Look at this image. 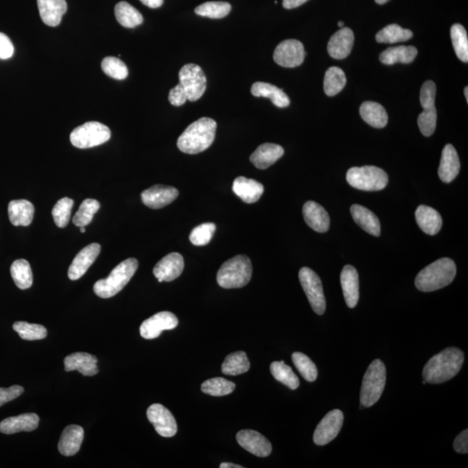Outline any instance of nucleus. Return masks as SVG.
<instances>
[{
	"instance_id": "7",
	"label": "nucleus",
	"mask_w": 468,
	"mask_h": 468,
	"mask_svg": "<svg viewBox=\"0 0 468 468\" xmlns=\"http://www.w3.org/2000/svg\"><path fill=\"white\" fill-rule=\"evenodd\" d=\"M346 179L354 189L368 192L382 190L389 182L386 172L374 166L351 167L347 172Z\"/></svg>"
},
{
	"instance_id": "20",
	"label": "nucleus",
	"mask_w": 468,
	"mask_h": 468,
	"mask_svg": "<svg viewBox=\"0 0 468 468\" xmlns=\"http://www.w3.org/2000/svg\"><path fill=\"white\" fill-rule=\"evenodd\" d=\"M354 33L350 28H342L335 33L328 43V52L335 60H343L349 56L354 45Z\"/></svg>"
},
{
	"instance_id": "5",
	"label": "nucleus",
	"mask_w": 468,
	"mask_h": 468,
	"mask_svg": "<svg viewBox=\"0 0 468 468\" xmlns=\"http://www.w3.org/2000/svg\"><path fill=\"white\" fill-rule=\"evenodd\" d=\"M252 274L251 260L245 255H237L221 265L217 273V282L225 289L241 288L250 282Z\"/></svg>"
},
{
	"instance_id": "56",
	"label": "nucleus",
	"mask_w": 468,
	"mask_h": 468,
	"mask_svg": "<svg viewBox=\"0 0 468 468\" xmlns=\"http://www.w3.org/2000/svg\"><path fill=\"white\" fill-rule=\"evenodd\" d=\"M307 1L308 0H283V6L286 9H294Z\"/></svg>"
},
{
	"instance_id": "52",
	"label": "nucleus",
	"mask_w": 468,
	"mask_h": 468,
	"mask_svg": "<svg viewBox=\"0 0 468 468\" xmlns=\"http://www.w3.org/2000/svg\"><path fill=\"white\" fill-rule=\"evenodd\" d=\"M23 393V388L18 385H13L6 389L0 388V407L21 396Z\"/></svg>"
},
{
	"instance_id": "4",
	"label": "nucleus",
	"mask_w": 468,
	"mask_h": 468,
	"mask_svg": "<svg viewBox=\"0 0 468 468\" xmlns=\"http://www.w3.org/2000/svg\"><path fill=\"white\" fill-rule=\"evenodd\" d=\"M138 268V260L130 257L113 269L108 278L97 281L93 290L101 299L112 298L130 282Z\"/></svg>"
},
{
	"instance_id": "38",
	"label": "nucleus",
	"mask_w": 468,
	"mask_h": 468,
	"mask_svg": "<svg viewBox=\"0 0 468 468\" xmlns=\"http://www.w3.org/2000/svg\"><path fill=\"white\" fill-rule=\"evenodd\" d=\"M346 82V77L343 70L333 66V67L327 69L325 81H323V89H325L327 96L338 95L345 87Z\"/></svg>"
},
{
	"instance_id": "21",
	"label": "nucleus",
	"mask_w": 468,
	"mask_h": 468,
	"mask_svg": "<svg viewBox=\"0 0 468 468\" xmlns=\"http://www.w3.org/2000/svg\"><path fill=\"white\" fill-rule=\"evenodd\" d=\"M39 14L46 26L56 27L60 25L62 16L67 11L65 0H37Z\"/></svg>"
},
{
	"instance_id": "17",
	"label": "nucleus",
	"mask_w": 468,
	"mask_h": 468,
	"mask_svg": "<svg viewBox=\"0 0 468 468\" xmlns=\"http://www.w3.org/2000/svg\"><path fill=\"white\" fill-rule=\"evenodd\" d=\"M179 191L174 186L155 185L142 193L143 204L152 209L164 208L174 201Z\"/></svg>"
},
{
	"instance_id": "53",
	"label": "nucleus",
	"mask_w": 468,
	"mask_h": 468,
	"mask_svg": "<svg viewBox=\"0 0 468 468\" xmlns=\"http://www.w3.org/2000/svg\"><path fill=\"white\" fill-rule=\"evenodd\" d=\"M169 103L174 106H182L187 101L186 94L181 84L172 89L169 95Z\"/></svg>"
},
{
	"instance_id": "13",
	"label": "nucleus",
	"mask_w": 468,
	"mask_h": 468,
	"mask_svg": "<svg viewBox=\"0 0 468 468\" xmlns=\"http://www.w3.org/2000/svg\"><path fill=\"white\" fill-rule=\"evenodd\" d=\"M179 320L169 311L158 312L147 318L140 327V333L143 338L155 339L160 337L164 330H174L177 327Z\"/></svg>"
},
{
	"instance_id": "1",
	"label": "nucleus",
	"mask_w": 468,
	"mask_h": 468,
	"mask_svg": "<svg viewBox=\"0 0 468 468\" xmlns=\"http://www.w3.org/2000/svg\"><path fill=\"white\" fill-rule=\"evenodd\" d=\"M464 362V353L455 347L445 349L429 359L423 376L428 384H440L452 379L459 372Z\"/></svg>"
},
{
	"instance_id": "37",
	"label": "nucleus",
	"mask_w": 468,
	"mask_h": 468,
	"mask_svg": "<svg viewBox=\"0 0 468 468\" xmlns=\"http://www.w3.org/2000/svg\"><path fill=\"white\" fill-rule=\"evenodd\" d=\"M11 274L16 286L21 290H26L33 286V275L28 261L15 260L11 267Z\"/></svg>"
},
{
	"instance_id": "44",
	"label": "nucleus",
	"mask_w": 468,
	"mask_h": 468,
	"mask_svg": "<svg viewBox=\"0 0 468 468\" xmlns=\"http://www.w3.org/2000/svg\"><path fill=\"white\" fill-rule=\"evenodd\" d=\"M13 330L23 340H41V339L47 337L46 328L41 325H37V323L16 322L13 325Z\"/></svg>"
},
{
	"instance_id": "42",
	"label": "nucleus",
	"mask_w": 468,
	"mask_h": 468,
	"mask_svg": "<svg viewBox=\"0 0 468 468\" xmlns=\"http://www.w3.org/2000/svg\"><path fill=\"white\" fill-rule=\"evenodd\" d=\"M451 39L456 56L464 62H468V38L465 28L459 23L452 26Z\"/></svg>"
},
{
	"instance_id": "40",
	"label": "nucleus",
	"mask_w": 468,
	"mask_h": 468,
	"mask_svg": "<svg viewBox=\"0 0 468 468\" xmlns=\"http://www.w3.org/2000/svg\"><path fill=\"white\" fill-rule=\"evenodd\" d=\"M412 37L413 33L411 30L404 29L403 27L393 23L381 30L377 34L376 39L378 43L396 44L398 42L408 41Z\"/></svg>"
},
{
	"instance_id": "19",
	"label": "nucleus",
	"mask_w": 468,
	"mask_h": 468,
	"mask_svg": "<svg viewBox=\"0 0 468 468\" xmlns=\"http://www.w3.org/2000/svg\"><path fill=\"white\" fill-rule=\"evenodd\" d=\"M97 362L99 360L93 355L76 352L65 358V369L68 372L77 370L84 377H93L99 372Z\"/></svg>"
},
{
	"instance_id": "55",
	"label": "nucleus",
	"mask_w": 468,
	"mask_h": 468,
	"mask_svg": "<svg viewBox=\"0 0 468 468\" xmlns=\"http://www.w3.org/2000/svg\"><path fill=\"white\" fill-rule=\"evenodd\" d=\"M455 450L459 454H467L468 452V431L467 429L460 433L456 437L454 442Z\"/></svg>"
},
{
	"instance_id": "23",
	"label": "nucleus",
	"mask_w": 468,
	"mask_h": 468,
	"mask_svg": "<svg viewBox=\"0 0 468 468\" xmlns=\"http://www.w3.org/2000/svg\"><path fill=\"white\" fill-rule=\"evenodd\" d=\"M303 214L306 224L318 233H326L330 228V216L322 206L315 201L303 205Z\"/></svg>"
},
{
	"instance_id": "14",
	"label": "nucleus",
	"mask_w": 468,
	"mask_h": 468,
	"mask_svg": "<svg viewBox=\"0 0 468 468\" xmlns=\"http://www.w3.org/2000/svg\"><path fill=\"white\" fill-rule=\"evenodd\" d=\"M147 416L160 435L169 438L177 434V420L169 409L163 405L159 403L151 405L147 408Z\"/></svg>"
},
{
	"instance_id": "62",
	"label": "nucleus",
	"mask_w": 468,
	"mask_h": 468,
	"mask_svg": "<svg viewBox=\"0 0 468 468\" xmlns=\"http://www.w3.org/2000/svg\"><path fill=\"white\" fill-rule=\"evenodd\" d=\"M80 230H81V233H85L86 231L85 226H82V228H80Z\"/></svg>"
},
{
	"instance_id": "47",
	"label": "nucleus",
	"mask_w": 468,
	"mask_h": 468,
	"mask_svg": "<svg viewBox=\"0 0 468 468\" xmlns=\"http://www.w3.org/2000/svg\"><path fill=\"white\" fill-rule=\"evenodd\" d=\"M74 201L72 199L65 197L57 202L52 209V216L54 218L55 224L58 228H64L68 225L70 214L73 208Z\"/></svg>"
},
{
	"instance_id": "49",
	"label": "nucleus",
	"mask_w": 468,
	"mask_h": 468,
	"mask_svg": "<svg viewBox=\"0 0 468 468\" xmlns=\"http://www.w3.org/2000/svg\"><path fill=\"white\" fill-rule=\"evenodd\" d=\"M216 225L213 223H204L196 226L190 233L191 243L196 247H202L209 243L216 232Z\"/></svg>"
},
{
	"instance_id": "36",
	"label": "nucleus",
	"mask_w": 468,
	"mask_h": 468,
	"mask_svg": "<svg viewBox=\"0 0 468 468\" xmlns=\"http://www.w3.org/2000/svg\"><path fill=\"white\" fill-rule=\"evenodd\" d=\"M250 362L244 351H237L228 355L221 366V372L228 376H238L247 373L250 369Z\"/></svg>"
},
{
	"instance_id": "8",
	"label": "nucleus",
	"mask_w": 468,
	"mask_h": 468,
	"mask_svg": "<svg viewBox=\"0 0 468 468\" xmlns=\"http://www.w3.org/2000/svg\"><path fill=\"white\" fill-rule=\"evenodd\" d=\"M111 130L99 122L86 123L70 134V143L78 148H89L101 145L111 139Z\"/></svg>"
},
{
	"instance_id": "43",
	"label": "nucleus",
	"mask_w": 468,
	"mask_h": 468,
	"mask_svg": "<svg viewBox=\"0 0 468 468\" xmlns=\"http://www.w3.org/2000/svg\"><path fill=\"white\" fill-rule=\"evenodd\" d=\"M232 6L228 2H206L195 8V13L209 18H223L230 13Z\"/></svg>"
},
{
	"instance_id": "58",
	"label": "nucleus",
	"mask_w": 468,
	"mask_h": 468,
	"mask_svg": "<svg viewBox=\"0 0 468 468\" xmlns=\"http://www.w3.org/2000/svg\"><path fill=\"white\" fill-rule=\"evenodd\" d=\"M221 468H244V467H242L240 465H236V464L233 463H221L220 465Z\"/></svg>"
},
{
	"instance_id": "10",
	"label": "nucleus",
	"mask_w": 468,
	"mask_h": 468,
	"mask_svg": "<svg viewBox=\"0 0 468 468\" xmlns=\"http://www.w3.org/2000/svg\"><path fill=\"white\" fill-rule=\"evenodd\" d=\"M179 79L189 101H198L206 91V77L200 66L194 64L183 66L179 72Z\"/></svg>"
},
{
	"instance_id": "30",
	"label": "nucleus",
	"mask_w": 468,
	"mask_h": 468,
	"mask_svg": "<svg viewBox=\"0 0 468 468\" xmlns=\"http://www.w3.org/2000/svg\"><path fill=\"white\" fill-rule=\"evenodd\" d=\"M35 208L33 203L26 200L11 201L8 206V216L15 226H28L33 221Z\"/></svg>"
},
{
	"instance_id": "39",
	"label": "nucleus",
	"mask_w": 468,
	"mask_h": 468,
	"mask_svg": "<svg viewBox=\"0 0 468 468\" xmlns=\"http://www.w3.org/2000/svg\"><path fill=\"white\" fill-rule=\"evenodd\" d=\"M273 377L281 384H283L292 390L299 387L300 381L296 374L292 372L290 366L284 364V361L273 362L270 366Z\"/></svg>"
},
{
	"instance_id": "59",
	"label": "nucleus",
	"mask_w": 468,
	"mask_h": 468,
	"mask_svg": "<svg viewBox=\"0 0 468 468\" xmlns=\"http://www.w3.org/2000/svg\"><path fill=\"white\" fill-rule=\"evenodd\" d=\"M377 4H379V5H384V4H386L389 1V0H374Z\"/></svg>"
},
{
	"instance_id": "61",
	"label": "nucleus",
	"mask_w": 468,
	"mask_h": 468,
	"mask_svg": "<svg viewBox=\"0 0 468 468\" xmlns=\"http://www.w3.org/2000/svg\"><path fill=\"white\" fill-rule=\"evenodd\" d=\"M338 26L339 27H340V28H342V27H343V22H342V21H339L338 23Z\"/></svg>"
},
{
	"instance_id": "46",
	"label": "nucleus",
	"mask_w": 468,
	"mask_h": 468,
	"mask_svg": "<svg viewBox=\"0 0 468 468\" xmlns=\"http://www.w3.org/2000/svg\"><path fill=\"white\" fill-rule=\"evenodd\" d=\"M292 362L301 376L307 381H314L318 377V369L314 362L303 353L295 352L292 354Z\"/></svg>"
},
{
	"instance_id": "48",
	"label": "nucleus",
	"mask_w": 468,
	"mask_h": 468,
	"mask_svg": "<svg viewBox=\"0 0 468 468\" xmlns=\"http://www.w3.org/2000/svg\"><path fill=\"white\" fill-rule=\"evenodd\" d=\"M101 69L107 76L117 80H123L128 75L126 65L119 58L114 57H105L101 62Z\"/></svg>"
},
{
	"instance_id": "18",
	"label": "nucleus",
	"mask_w": 468,
	"mask_h": 468,
	"mask_svg": "<svg viewBox=\"0 0 468 468\" xmlns=\"http://www.w3.org/2000/svg\"><path fill=\"white\" fill-rule=\"evenodd\" d=\"M101 252V245L92 243L77 253L69 268L68 277L70 280H77L83 277L91 267Z\"/></svg>"
},
{
	"instance_id": "22",
	"label": "nucleus",
	"mask_w": 468,
	"mask_h": 468,
	"mask_svg": "<svg viewBox=\"0 0 468 468\" xmlns=\"http://www.w3.org/2000/svg\"><path fill=\"white\" fill-rule=\"evenodd\" d=\"M39 417L36 413H28L10 417L0 423V432L5 435H13L19 432H31L38 427Z\"/></svg>"
},
{
	"instance_id": "34",
	"label": "nucleus",
	"mask_w": 468,
	"mask_h": 468,
	"mask_svg": "<svg viewBox=\"0 0 468 468\" xmlns=\"http://www.w3.org/2000/svg\"><path fill=\"white\" fill-rule=\"evenodd\" d=\"M360 115L364 122L374 128H382L388 123V114L381 104L365 101L360 108Z\"/></svg>"
},
{
	"instance_id": "6",
	"label": "nucleus",
	"mask_w": 468,
	"mask_h": 468,
	"mask_svg": "<svg viewBox=\"0 0 468 468\" xmlns=\"http://www.w3.org/2000/svg\"><path fill=\"white\" fill-rule=\"evenodd\" d=\"M386 367L379 359L370 364L365 372L360 393L361 404L369 408L380 399L386 384Z\"/></svg>"
},
{
	"instance_id": "16",
	"label": "nucleus",
	"mask_w": 468,
	"mask_h": 468,
	"mask_svg": "<svg viewBox=\"0 0 468 468\" xmlns=\"http://www.w3.org/2000/svg\"><path fill=\"white\" fill-rule=\"evenodd\" d=\"M184 270V259L177 252L164 257L154 267V275L160 283L171 282L181 276Z\"/></svg>"
},
{
	"instance_id": "57",
	"label": "nucleus",
	"mask_w": 468,
	"mask_h": 468,
	"mask_svg": "<svg viewBox=\"0 0 468 468\" xmlns=\"http://www.w3.org/2000/svg\"><path fill=\"white\" fill-rule=\"evenodd\" d=\"M140 1L142 2L143 5L155 9V8L161 7L163 5L164 0H140Z\"/></svg>"
},
{
	"instance_id": "9",
	"label": "nucleus",
	"mask_w": 468,
	"mask_h": 468,
	"mask_svg": "<svg viewBox=\"0 0 468 468\" xmlns=\"http://www.w3.org/2000/svg\"><path fill=\"white\" fill-rule=\"evenodd\" d=\"M299 275L300 283L309 300L312 310L318 315H323L326 309V301L319 276L308 267H303L299 271Z\"/></svg>"
},
{
	"instance_id": "35",
	"label": "nucleus",
	"mask_w": 468,
	"mask_h": 468,
	"mask_svg": "<svg viewBox=\"0 0 468 468\" xmlns=\"http://www.w3.org/2000/svg\"><path fill=\"white\" fill-rule=\"evenodd\" d=\"M115 15L120 25L126 28H135L142 25L143 22V17L140 11L130 4L125 1L117 4L115 7Z\"/></svg>"
},
{
	"instance_id": "28",
	"label": "nucleus",
	"mask_w": 468,
	"mask_h": 468,
	"mask_svg": "<svg viewBox=\"0 0 468 468\" xmlns=\"http://www.w3.org/2000/svg\"><path fill=\"white\" fill-rule=\"evenodd\" d=\"M343 296L350 308L357 306L359 300V277L356 268L345 265L341 272Z\"/></svg>"
},
{
	"instance_id": "50",
	"label": "nucleus",
	"mask_w": 468,
	"mask_h": 468,
	"mask_svg": "<svg viewBox=\"0 0 468 468\" xmlns=\"http://www.w3.org/2000/svg\"><path fill=\"white\" fill-rule=\"evenodd\" d=\"M437 111L435 107L424 109L418 117V125L421 134L425 136H431L434 134L436 128Z\"/></svg>"
},
{
	"instance_id": "15",
	"label": "nucleus",
	"mask_w": 468,
	"mask_h": 468,
	"mask_svg": "<svg viewBox=\"0 0 468 468\" xmlns=\"http://www.w3.org/2000/svg\"><path fill=\"white\" fill-rule=\"evenodd\" d=\"M236 439L241 447L257 457L264 458L271 455V442L259 432L245 429L238 433Z\"/></svg>"
},
{
	"instance_id": "2",
	"label": "nucleus",
	"mask_w": 468,
	"mask_h": 468,
	"mask_svg": "<svg viewBox=\"0 0 468 468\" xmlns=\"http://www.w3.org/2000/svg\"><path fill=\"white\" fill-rule=\"evenodd\" d=\"M217 130V123L208 117H202L190 124L177 140V147L183 153L196 155L212 145Z\"/></svg>"
},
{
	"instance_id": "41",
	"label": "nucleus",
	"mask_w": 468,
	"mask_h": 468,
	"mask_svg": "<svg viewBox=\"0 0 468 468\" xmlns=\"http://www.w3.org/2000/svg\"><path fill=\"white\" fill-rule=\"evenodd\" d=\"M234 382L222 377L212 378L201 384V391L213 396H224L231 394L235 389Z\"/></svg>"
},
{
	"instance_id": "51",
	"label": "nucleus",
	"mask_w": 468,
	"mask_h": 468,
	"mask_svg": "<svg viewBox=\"0 0 468 468\" xmlns=\"http://www.w3.org/2000/svg\"><path fill=\"white\" fill-rule=\"evenodd\" d=\"M436 86L434 82L427 81L420 89V100L423 109L435 107Z\"/></svg>"
},
{
	"instance_id": "60",
	"label": "nucleus",
	"mask_w": 468,
	"mask_h": 468,
	"mask_svg": "<svg viewBox=\"0 0 468 468\" xmlns=\"http://www.w3.org/2000/svg\"><path fill=\"white\" fill-rule=\"evenodd\" d=\"M464 93H465L466 99H467V101L468 103V88L467 87H466L465 89H464Z\"/></svg>"
},
{
	"instance_id": "27",
	"label": "nucleus",
	"mask_w": 468,
	"mask_h": 468,
	"mask_svg": "<svg viewBox=\"0 0 468 468\" xmlns=\"http://www.w3.org/2000/svg\"><path fill=\"white\" fill-rule=\"evenodd\" d=\"M233 190L242 201L248 204L260 200L264 193V186L255 179L240 177L234 179Z\"/></svg>"
},
{
	"instance_id": "24",
	"label": "nucleus",
	"mask_w": 468,
	"mask_h": 468,
	"mask_svg": "<svg viewBox=\"0 0 468 468\" xmlns=\"http://www.w3.org/2000/svg\"><path fill=\"white\" fill-rule=\"evenodd\" d=\"M284 154V148L278 144L264 143L250 156V161L257 169H267L279 161Z\"/></svg>"
},
{
	"instance_id": "54",
	"label": "nucleus",
	"mask_w": 468,
	"mask_h": 468,
	"mask_svg": "<svg viewBox=\"0 0 468 468\" xmlns=\"http://www.w3.org/2000/svg\"><path fill=\"white\" fill-rule=\"evenodd\" d=\"M14 46L6 34L0 33V60H8L13 57Z\"/></svg>"
},
{
	"instance_id": "11",
	"label": "nucleus",
	"mask_w": 468,
	"mask_h": 468,
	"mask_svg": "<svg viewBox=\"0 0 468 468\" xmlns=\"http://www.w3.org/2000/svg\"><path fill=\"white\" fill-rule=\"evenodd\" d=\"M306 57L303 45L296 39H287L277 46L273 60L284 68H295L301 65Z\"/></svg>"
},
{
	"instance_id": "12",
	"label": "nucleus",
	"mask_w": 468,
	"mask_h": 468,
	"mask_svg": "<svg viewBox=\"0 0 468 468\" xmlns=\"http://www.w3.org/2000/svg\"><path fill=\"white\" fill-rule=\"evenodd\" d=\"M343 423V413L339 409H333L323 417L314 432L313 440L318 446L333 442L340 432Z\"/></svg>"
},
{
	"instance_id": "25",
	"label": "nucleus",
	"mask_w": 468,
	"mask_h": 468,
	"mask_svg": "<svg viewBox=\"0 0 468 468\" xmlns=\"http://www.w3.org/2000/svg\"><path fill=\"white\" fill-rule=\"evenodd\" d=\"M460 169V162L457 152L454 146L447 144L442 150V159L438 170L440 179L445 183H450L457 177Z\"/></svg>"
},
{
	"instance_id": "29",
	"label": "nucleus",
	"mask_w": 468,
	"mask_h": 468,
	"mask_svg": "<svg viewBox=\"0 0 468 468\" xmlns=\"http://www.w3.org/2000/svg\"><path fill=\"white\" fill-rule=\"evenodd\" d=\"M416 218L419 228L428 235H435L442 228V216L430 206H419L416 211Z\"/></svg>"
},
{
	"instance_id": "3",
	"label": "nucleus",
	"mask_w": 468,
	"mask_h": 468,
	"mask_svg": "<svg viewBox=\"0 0 468 468\" xmlns=\"http://www.w3.org/2000/svg\"><path fill=\"white\" fill-rule=\"evenodd\" d=\"M455 275L456 265L454 261L443 257L423 269L416 276L415 284L420 291H435L450 284Z\"/></svg>"
},
{
	"instance_id": "45",
	"label": "nucleus",
	"mask_w": 468,
	"mask_h": 468,
	"mask_svg": "<svg viewBox=\"0 0 468 468\" xmlns=\"http://www.w3.org/2000/svg\"><path fill=\"white\" fill-rule=\"evenodd\" d=\"M100 208V203L93 199H86L80 206L79 209L73 217L74 225L82 228L88 225L93 220L94 216Z\"/></svg>"
},
{
	"instance_id": "26",
	"label": "nucleus",
	"mask_w": 468,
	"mask_h": 468,
	"mask_svg": "<svg viewBox=\"0 0 468 468\" xmlns=\"http://www.w3.org/2000/svg\"><path fill=\"white\" fill-rule=\"evenodd\" d=\"M84 436V428L78 425H69L62 431L58 451L65 456H73L80 450L82 442Z\"/></svg>"
},
{
	"instance_id": "31",
	"label": "nucleus",
	"mask_w": 468,
	"mask_h": 468,
	"mask_svg": "<svg viewBox=\"0 0 468 468\" xmlns=\"http://www.w3.org/2000/svg\"><path fill=\"white\" fill-rule=\"evenodd\" d=\"M351 216L355 222L373 236H380L381 225L376 214L360 205H353L350 208Z\"/></svg>"
},
{
	"instance_id": "33",
	"label": "nucleus",
	"mask_w": 468,
	"mask_h": 468,
	"mask_svg": "<svg viewBox=\"0 0 468 468\" xmlns=\"http://www.w3.org/2000/svg\"><path fill=\"white\" fill-rule=\"evenodd\" d=\"M418 54V50L415 46H397L390 47V48L384 50L380 55V60L382 64L387 65H393L397 62L401 64H411Z\"/></svg>"
},
{
	"instance_id": "32",
	"label": "nucleus",
	"mask_w": 468,
	"mask_h": 468,
	"mask_svg": "<svg viewBox=\"0 0 468 468\" xmlns=\"http://www.w3.org/2000/svg\"><path fill=\"white\" fill-rule=\"evenodd\" d=\"M252 96L256 97H267L278 108H286L290 105L291 101L282 89L271 84L257 82L253 84L251 89Z\"/></svg>"
}]
</instances>
